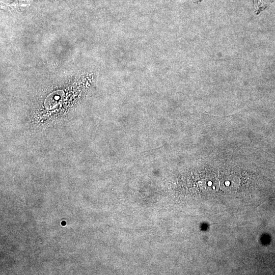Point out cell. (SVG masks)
I'll use <instances>...</instances> for the list:
<instances>
[{
  "instance_id": "cell-1",
  "label": "cell",
  "mask_w": 275,
  "mask_h": 275,
  "mask_svg": "<svg viewBox=\"0 0 275 275\" xmlns=\"http://www.w3.org/2000/svg\"><path fill=\"white\" fill-rule=\"evenodd\" d=\"M63 93L62 91L54 92L50 94L46 99L45 105L47 107L52 106L59 103L63 97Z\"/></svg>"
},
{
  "instance_id": "cell-2",
  "label": "cell",
  "mask_w": 275,
  "mask_h": 275,
  "mask_svg": "<svg viewBox=\"0 0 275 275\" xmlns=\"http://www.w3.org/2000/svg\"><path fill=\"white\" fill-rule=\"evenodd\" d=\"M269 0H254L255 10L260 11L265 7Z\"/></svg>"
},
{
  "instance_id": "cell-3",
  "label": "cell",
  "mask_w": 275,
  "mask_h": 275,
  "mask_svg": "<svg viewBox=\"0 0 275 275\" xmlns=\"http://www.w3.org/2000/svg\"><path fill=\"white\" fill-rule=\"evenodd\" d=\"M195 1H200V0H195Z\"/></svg>"
}]
</instances>
